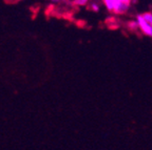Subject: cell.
<instances>
[{"label":"cell","mask_w":152,"mask_h":150,"mask_svg":"<svg viewBox=\"0 0 152 150\" xmlns=\"http://www.w3.org/2000/svg\"><path fill=\"white\" fill-rule=\"evenodd\" d=\"M132 0H115L113 13L116 15H125L130 9Z\"/></svg>","instance_id":"6da1fadb"},{"label":"cell","mask_w":152,"mask_h":150,"mask_svg":"<svg viewBox=\"0 0 152 150\" xmlns=\"http://www.w3.org/2000/svg\"><path fill=\"white\" fill-rule=\"evenodd\" d=\"M136 20H137L138 25H140V31L142 32L144 35L152 38V25L151 24L148 23L145 19H144V17H142V15H137Z\"/></svg>","instance_id":"7a4b0ae2"},{"label":"cell","mask_w":152,"mask_h":150,"mask_svg":"<svg viewBox=\"0 0 152 150\" xmlns=\"http://www.w3.org/2000/svg\"><path fill=\"white\" fill-rule=\"evenodd\" d=\"M127 27H128V30H129V31H131V32L140 31V25H138L137 20H136V21H134V20H132V21H129L128 23H127Z\"/></svg>","instance_id":"3957f363"},{"label":"cell","mask_w":152,"mask_h":150,"mask_svg":"<svg viewBox=\"0 0 152 150\" xmlns=\"http://www.w3.org/2000/svg\"><path fill=\"white\" fill-rule=\"evenodd\" d=\"M104 3L107 7V9L109 12H113L114 9V4H115V0H104Z\"/></svg>","instance_id":"277c9868"},{"label":"cell","mask_w":152,"mask_h":150,"mask_svg":"<svg viewBox=\"0 0 152 150\" xmlns=\"http://www.w3.org/2000/svg\"><path fill=\"white\" fill-rule=\"evenodd\" d=\"M142 16L144 17V19H145V20L148 22V23L151 24V25H152V13L151 12H146V13H144V14H142Z\"/></svg>","instance_id":"5b68a950"},{"label":"cell","mask_w":152,"mask_h":150,"mask_svg":"<svg viewBox=\"0 0 152 150\" xmlns=\"http://www.w3.org/2000/svg\"><path fill=\"white\" fill-rule=\"evenodd\" d=\"M89 9H92L94 12H98V9H99V3L91 2V4L89 5Z\"/></svg>","instance_id":"8992f818"},{"label":"cell","mask_w":152,"mask_h":150,"mask_svg":"<svg viewBox=\"0 0 152 150\" xmlns=\"http://www.w3.org/2000/svg\"><path fill=\"white\" fill-rule=\"evenodd\" d=\"M87 2H88V0H75V4L76 5H85L87 4Z\"/></svg>","instance_id":"52a82bcc"}]
</instances>
